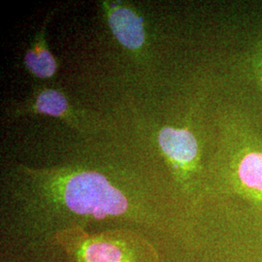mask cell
I'll use <instances>...</instances> for the list:
<instances>
[{"mask_svg":"<svg viewBox=\"0 0 262 262\" xmlns=\"http://www.w3.org/2000/svg\"><path fill=\"white\" fill-rule=\"evenodd\" d=\"M227 136L216 186L222 193L243 200L262 223V128L237 111Z\"/></svg>","mask_w":262,"mask_h":262,"instance_id":"1","label":"cell"},{"mask_svg":"<svg viewBox=\"0 0 262 262\" xmlns=\"http://www.w3.org/2000/svg\"><path fill=\"white\" fill-rule=\"evenodd\" d=\"M54 189L62 210L88 220L120 216L127 212V197L100 173L78 171L59 180Z\"/></svg>","mask_w":262,"mask_h":262,"instance_id":"2","label":"cell"},{"mask_svg":"<svg viewBox=\"0 0 262 262\" xmlns=\"http://www.w3.org/2000/svg\"><path fill=\"white\" fill-rule=\"evenodd\" d=\"M56 238L68 262H158L150 245L122 232L88 234L75 226L56 233Z\"/></svg>","mask_w":262,"mask_h":262,"instance_id":"3","label":"cell"},{"mask_svg":"<svg viewBox=\"0 0 262 262\" xmlns=\"http://www.w3.org/2000/svg\"><path fill=\"white\" fill-rule=\"evenodd\" d=\"M159 145L172 162L179 182L186 188L193 187L198 164V142L188 128L164 127L159 132Z\"/></svg>","mask_w":262,"mask_h":262,"instance_id":"4","label":"cell"},{"mask_svg":"<svg viewBox=\"0 0 262 262\" xmlns=\"http://www.w3.org/2000/svg\"><path fill=\"white\" fill-rule=\"evenodd\" d=\"M108 21L113 34L124 47L137 50L145 41L143 19L132 10L112 5L108 13Z\"/></svg>","mask_w":262,"mask_h":262,"instance_id":"5","label":"cell"},{"mask_svg":"<svg viewBox=\"0 0 262 262\" xmlns=\"http://www.w3.org/2000/svg\"><path fill=\"white\" fill-rule=\"evenodd\" d=\"M28 70L39 78H50L56 73V62L50 53L44 40V29L36 38V42L25 56Z\"/></svg>","mask_w":262,"mask_h":262,"instance_id":"6","label":"cell"},{"mask_svg":"<svg viewBox=\"0 0 262 262\" xmlns=\"http://www.w3.org/2000/svg\"><path fill=\"white\" fill-rule=\"evenodd\" d=\"M33 109L37 113L59 118L70 117V107L66 96L55 90H44L39 93L33 103Z\"/></svg>","mask_w":262,"mask_h":262,"instance_id":"7","label":"cell"},{"mask_svg":"<svg viewBox=\"0 0 262 262\" xmlns=\"http://www.w3.org/2000/svg\"><path fill=\"white\" fill-rule=\"evenodd\" d=\"M251 64L253 78L262 90V38L257 41L251 52Z\"/></svg>","mask_w":262,"mask_h":262,"instance_id":"8","label":"cell"}]
</instances>
